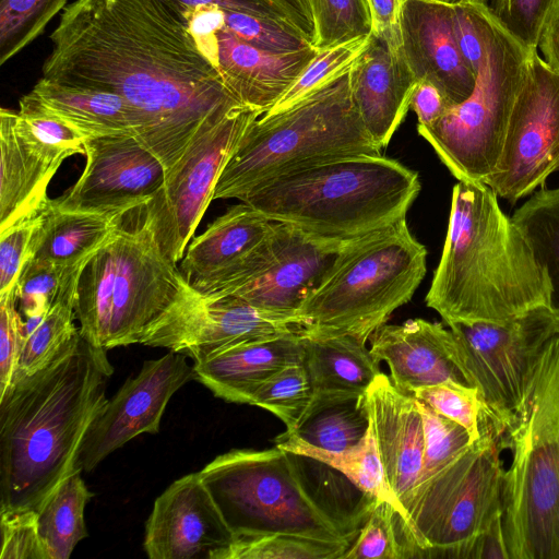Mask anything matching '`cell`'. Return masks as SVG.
I'll use <instances>...</instances> for the list:
<instances>
[{
  "label": "cell",
  "mask_w": 559,
  "mask_h": 559,
  "mask_svg": "<svg viewBox=\"0 0 559 559\" xmlns=\"http://www.w3.org/2000/svg\"><path fill=\"white\" fill-rule=\"evenodd\" d=\"M301 336L312 388L310 403L365 395L381 373L370 349L352 336Z\"/></svg>",
  "instance_id": "cell-29"
},
{
  "label": "cell",
  "mask_w": 559,
  "mask_h": 559,
  "mask_svg": "<svg viewBox=\"0 0 559 559\" xmlns=\"http://www.w3.org/2000/svg\"><path fill=\"white\" fill-rule=\"evenodd\" d=\"M453 106L447 95L429 81H418L411 99L417 116V128H427L440 120Z\"/></svg>",
  "instance_id": "cell-53"
},
{
  "label": "cell",
  "mask_w": 559,
  "mask_h": 559,
  "mask_svg": "<svg viewBox=\"0 0 559 559\" xmlns=\"http://www.w3.org/2000/svg\"><path fill=\"white\" fill-rule=\"evenodd\" d=\"M16 128L46 160L60 167L72 155H84L86 138L68 121L49 110L32 92L20 99Z\"/></svg>",
  "instance_id": "cell-36"
},
{
  "label": "cell",
  "mask_w": 559,
  "mask_h": 559,
  "mask_svg": "<svg viewBox=\"0 0 559 559\" xmlns=\"http://www.w3.org/2000/svg\"><path fill=\"white\" fill-rule=\"evenodd\" d=\"M120 213L64 210L50 199L32 258L68 270L82 269L112 234Z\"/></svg>",
  "instance_id": "cell-30"
},
{
  "label": "cell",
  "mask_w": 559,
  "mask_h": 559,
  "mask_svg": "<svg viewBox=\"0 0 559 559\" xmlns=\"http://www.w3.org/2000/svg\"><path fill=\"white\" fill-rule=\"evenodd\" d=\"M105 348L78 338L43 370L0 395V511H37L76 468L114 372Z\"/></svg>",
  "instance_id": "cell-2"
},
{
  "label": "cell",
  "mask_w": 559,
  "mask_h": 559,
  "mask_svg": "<svg viewBox=\"0 0 559 559\" xmlns=\"http://www.w3.org/2000/svg\"><path fill=\"white\" fill-rule=\"evenodd\" d=\"M187 356L170 352L143 362L139 373L129 378L106 402L82 441L76 468L93 471L111 452L136 436L159 430L170 397L194 379Z\"/></svg>",
  "instance_id": "cell-18"
},
{
  "label": "cell",
  "mask_w": 559,
  "mask_h": 559,
  "mask_svg": "<svg viewBox=\"0 0 559 559\" xmlns=\"http://www.w3.org/2000/svg\"><path fill=\"white\" fill-rule=\"evenodd\" d=\"M82 471L68 475L48 496L37 512V527L48 559H68L87 537L84 509L93 497Z\"/></svg>",
  "instance_id": "cell-32"
},
{
  "label": "cell",
  "mask_w": 559,
  "mask_h": 559,
  "mask_svg": "<svg viewBox=\"0 0 559 559\" xmlns=\"http://www.w3.org/2000/svg\"><path fill=\"white\" fill-rule=\"evenodd\" d=\"M299 332L237 343L194 362V379L225 401L248 404L252 392L280 369L304 364Z\"/></svg>",
  "instance_id": "cell-26"
},
{
  "label": "cell",
  "mask_w": 559,
  "mask_h": 559,
  "mask_svg": "<svg viewBox=\"0 0 559 559\" xmlns=\"http://www.w3.org/2000/svg\"><path fill=\"white\" fill-rule=\"evenodd\" d=\"M23 343V320L15 288L0 295V395L11 383Z\"/></svg>",
  "instance_id": "cell-51"
},
{
  "label": "cell",
  "mask_w": 559,
  "mask_h": 559,
  "mask_svg": "<svg viewBox=\"0 0 559 559\" xmlns=\"http://www.w3.org/2000/svg\"><path fill=\"white\" fill-rule=\"evenodd\" d=\"M411 395L463 426L473 442L480 437L485 409L476 388L447 381L417 388Z\"/></svg>",
  "instance_id": "cell-45"
},
{
  "label": "cell",
  "mask_w": 559,
  "mask_h": 559,
  "mask_svg": "<svg viewBox=\"0 0 559 559\" xmlns=\"http://www.w3.org/2000/svg\"><path fill=\"white\" fill-rule=\"evenodd\" d=\"M369 37H361L318 50L316 57L280 100L264 115L284 111L348 70L365 49Z\"/></svg>",
  "instance_id": "cell-41"
},
{
  "label": "cell",
  "mask_w": 559,
  "mask_h": 559,
  "mask_svg": "<svg viewBox=\"0 0 559 559\" xmlns=\"http://www.w3.org/2000/svg\"><path fill=\"white\" fill-rule=\"evenodd\" d=\"M370 428L386 483L400 506L399 519L417 484L424 461L425 437L416 399L399 390L383 372L366 393Z\"/></svg>",
  "instance_id": "cell-23"
},
{
  "label": "cell",
  "mask_w": 559,
  "mask_h": 559,
  "mask_svg": "<svg viewBox=\"0 0 559 559\" xmlns=\"http://www.w3.org/2000/svg\"><path fill=\"white\" fill-rule=\"evenodd\" d=\"M198 48L226 90L243 106L267 112L295 83L318 50L272 53L241 40L224 25V10L204 5L181 13Z\"/></svg>",
  "instance_id": "cell-17"
},
{
  "label": "cell",
  "mask_w": 559,
  "mask_h": 559,
  "mask_svg": "<svg viewBox=\"0 0 559 559\" xmlns=\"http://www.w3.org/2000/svg\"><path fill=\"white\" fill-rule=\"evenodd\" d=\"M259 116L253 109L240 107L204 129L145 203L147 222L171 263L177 265L183 258L223 169Z\"/></svg>",
  "instance_id": "cell-13"
},
{
  "label": "cell",
  "mask_w": 559,
  "mask_h": 559,
  "mask_svg": "<svg viewBox=\"0 0 559 559\" xmlns=\"http://www.w3.org/2000/svg\"><path fill=\"white\" fill-rule=\"evenodd\" d=\"M83 267V266H82ZM81 272L31 258L20 275L16 293L24 318L47 314L63 287Z\"/></svg>",
  "instance_id": "cell-43"
},
{
  "label": "cell",
  "mask_w": 559,
  "mask_h": 559,
  "mask_svg": "<svg viewBox=\"0 0 559 559\" xmlns=\"http://www.w3.org/2000/svg\"><path fill=\"white\" fill-rule=\"evenodd\" d=\"M453 28L459 48L477 74L485 55L487 7L476 0H452Z\"/></svg>",
  "instance_id": "cell-50"
},
{
  "label": "cell",
  "mask_w": 559,
  "mask_h": 559,
  "mask_svg": "<svg viewBox=\"0 0 559 559\" xmlns=\"http://www.w3.org/2000/svg\"><path fill=\"white\" fill-rule=\"evenodd\" d=\"M416 402L421 414L425 437L423 469L418 479L420 481L456 459L473 440L463 426L437 413L426 403L418 400Z\"/></svg>",
  "instance_id": "cell-42"
},
{
  "label": "cell",
  "mask_w": 559,
  "mask_h": 559,
  "mask_svg": "<svg viewBox=\"0 0 559 559\" xmlns=\"http://www.w3.org/2000/svg\"><path fill=\"white\" fill-rule=\"evenodd\" d=\"M421 185L416 171L383 155L330 159L255 188L245 202L273 222L343 240L406 218Z\"/></svg>",
  "instance_id": "cell-4"
},
{
  "label": "cell",
  "mask_w": 559,
  "mask_h": 559,
  "mask_svg": "<svg viewBox=\"0 0 559 559\" xmlns=\"http://www.w3.org/2000/svg\"><path fill=\"white\" fill-rule=\"evenodd\" d=\"M287 17L290 25L296 28L311 46L316 39V28L309 0H270Z\"/></svg>",
  "instance_id": "cell-55"
},
{
  "label": "cell",
  "mask_w": 559,
  "mask_h": 559,
  "mask_svg": "<svg viewBox=\"0 0 559 559\" xmlns=\"http://www.w3.org/2000/svg\"><path fill=\"white\" fill-rule=\"evenodd\" d=\"M68 0H0V64L34 41Z\"/></svg>",
  "instance_id": "cell-39"
},
{
  "label": "cell",
  "mask_w": 559,
  "mask_h": 559,
  "mask_svg": "<svg viewBox=\"0 0 559 559\" xmlns=\"http://www.w3.org/2000/svg\"><path fill=\"white\" fill-rule=\"evenodd\" d=\"M550 292L546 271L496 193L484 183L457 181L426 305L447 324H500L551 307Z\"/></svg>",
  "instance_id": "cell-3"
},
{
  "label": "cell",
  "mask_w": 559,
  "mask_h": 559,
  "mask_svg": "<svg viewBox=\"0 0 559 559\" xmlns=\"http://www.w3.org/2000/svg\"><path fill=\"white\" fill-rule=\"evenodd\" d=\"M316 28L312 45L330 48L372 33L367 0H309Z\"/></svg>",
  "instance_id": "cell-40"
},
{
  "label": "cell",
  "mask_w": 559,
  "mask_h": 559,
  "mask_svg": "<svg viewBox=\"0 0 559 559\" xmlns=\"http://www.w3.org/2000/svg\"><path fill=\"white\" fill-rule=\"evenodd\" d=\"M31 92L86 140L112 134H131L138 140L141 136L142 117L118 94L64 85L45 78L38 80Z\"/></svg>",
  "instance_id": "cell-28"
},
{
  "label": "cell",
  "mask_w": 559,
  "mask_h": 559,
  "mask_svg": "<svg viewBox=\"0 0 559 559\" xmlns=\"http://www.w3.org/2000/svg\"><path fill=\"white\" fill-rule=\"evenodd\" d=\"M82 175L55 203L64 210L119 213L147 202L167 170L134 135L87 139Z\"/></svg>",
  "instance_id": "cell-19"
},
{
  "label": "cell",
  "mask_w": 559,
  "mask_h": 559,
  "mask_svg": "<svg viewBox=\"0 0 559 559\" xmlns=\"http://www.w3.org/2000/svg\"><path fill=\"white\" fill-rule=\"evenodd\" d=\"M46 314H37L25 318L23 321V336L24 341L35 332V330L40 325Z\"/></svg>",
  "instance_id": "cell-58"
},
{
  "label": "cell",
  "mask_w": 559,
  "mask_h": 559,
  "mask_svg": "<svg viewBox=\"0 0 559 559\" xmlns=\"http://www.w3.org/2000/svg\"><path fill=\"white\" fill-rule=\"evenodd\" d=\"M79 275L63 287L40 325L24 341L11 382L43 370L80 335L74 324Z\"/></svg>",
  "instance_id": "cell-34"
},
{
  "label": "cell",
  "mask_w": 559,
  "mask_h": 559,
  "mask_svg": "<svg viewBox=\"0 0 559 559\" xmlns=\"http://www.w3.org/2000/svg\"><path fill=\"white\" fill-rule=\"evenodd\" d=\"M275 445L292 453L312 457L333 467L361 491L376 500L390 502L397 514L400 513L399 502L386 483L371 428L359 447L341 453L313 448L284 432L276 438Z\"/></svg>",
  "instance_id": "cell-35"
},
{
  "label": "cell",
  "mask_w": 559,
  "mask_h": 559,
  "mask_svg": "<svg viewBox=\"0 0 559 559\" xmlns=\"http://www.w3.org/2000/svg\"><path fill=\"white\" fill-rule=\"evenodd\" d=\"M502 525L510 559H559V335L504 425Z\"/></svg>",
  "instance_id": "cell-6"
},
{
  "label": "cell",
  "mask_w": 559,
  "mask_h": 559,
  "mask_svg": "<svg viewBox=\"0 0 559 559\" xmlns=\"http://www.w3.org/2000/svg\"><path fill=\"white\" fill-rule=\"evenodd\" d=\"M145 203L119 214L112 234L81 269L74 310L81 336L94 347L138 343L186 282L163 253Z\"/></svg>",
  "instance_id": "cell-5"
},
{
  "label": "cell",
  "mask_w": 559,
  "mask_h": 559,
  "mask_svg": "<svg viewBox=\"0 0 559 559\" xmlns=\"http://www.w3.org/2000/svg\"><path fill=\"white\" fill-rule=\"evenodd\" d=\"M16 111L0 110V231L41 206L58 166L46 160L21 135Z\"/></svg>",
  "instance_id": "cell-27"
},
{
  "label": "cell",
  "mask_w": 559,
  "mask_h": 559,
  "mask_svg": "<svg viewBox=\"0 0 559 559\" xmlns=\"http://www.w3.org/2000/svg\"><path fill=\"white\" fill-rule=\"evenodd\" d=\"M174 11L180 13L204 5H215L224 11L241 12L251 15L273 19L286 24V15L270 0H163Z\"/></svg>",
  "instance_id": "cell-52"
},
{
  "label": "cell",
  "mask_w": 559,
  "mask_h": 559,
  "mask_svg": "<svg viewBox=\"0 0 559 559\" xmlns=\"http://www.w3.org/2000/svg\"><path fill=\"white\" fill-rule=\"evenodd\" d=\"M404 559L397 530V512L383 500H377L370 514L342 559Z\"/></svg>",
  "instance_id": "cell-44"
},
{
  "label": "cell",
  "mask_w": 559,
  "mask_h": 559,
  "mask_svg": "<svg viewBox=\"0 0 559 559\" xmlns=\"http://www.w3.org/2000/svg\"><path fill=\"white\" fill-rule=\"evenodd\" d=\"M555 0H486L491 16L527 50H538L540 33Z\"/></svg>",
  "instance_id": "cell-48"
},
{
  "label": "cell",
  "mask_w": 559,
  "mask_h": 559,
  "mask_svg": "<svg viewBox=\"0 0 559 559\" xmlns=\"http://www.w3.org/2000/svg\"><path fill=\"white\" fill-rule=\"evenodd\" d=\"M416 83L401 46L371 33L350 67V90L367 132L381 148L407 115Z\"/></svg>",
  "instance_id": "cell-24"
},
{
  "label": "cell",
  "mask_w": 559,
  "mask_h": 559,
  "mask_svg": "<svg viewBox=\"0 0 559 559\" xmlns=\"http://www.w3.org/2000/svg\"><path fill=\"white\" fill-rule=\"evenodd\" d=\"M480 437L418 481L397 516L405 558L476 559V538L503 514L502 431L483 416Z\"/></svg>",
  "instance_id": "cell-10"
},
{
  "label": "cell",
  "mask_w": 559,
  "mask_h": 559,
  "mask_svg": "<svg viewBox=\"0 0 559 559\" xmlns=\"http://www.w3.org/2000/svg\"><path fill=\"white\" fill-rule=\"evenodd\" d=\"M301 330L297 313L262 309L236 296H206L186 281L176 300L138 343L164 347L197 362L237 343Z\"/></svg>",
  "instance_id": "cell-15"
},
{
  "label": "cell",
  "mask_w": 559,
  "mask_h": 559,
  "mask_svg": "<svg viewBox=\"0 0 559 559\" xmlns=\"http://www.w3.org/2000/svg\"><path fill=\"white\" fill-rule=\"evenodd\" d=\"M460 365L478 390L485 415L503 431L521 404L548 342L559 335V313L537 307L504 323H448Z\"/></svg>",
  "instance_id": "cell-12"
},
{
  "label": "cell",
  "mask_w": 559,
  "mask_h": 559,
  "mask_svg": "<svg viewBox=\"0 0 559 559\" xmlns=\"http://www.w3.org/2000/svg\"><path fill=\"white\" fill-rule=\"evenodd\" d=\"M235 534H296L352 544L358 532L310 485L300 456L275 445L235 449L200 472Z\"/></svg>",
  "instance_id": "cell-9"
},
{
  "label": "cell",
  "mask_w": 559,
  "mask_h": 559,
  "mask_svg": "<svg viewBox=\"0 0 559 559\" xmlns=\"http://www.w3.org/2000/svg\"><path fill=\"white\" fill-rule=\"evenodd\" d=\"M550 283V306L559 313V187L540 189L511 216Z\"/></svg>",
  "instance_id": "cell-33"
},
{
  "label": "cell",
  "mask_w": 559,
  "mask_h": 559,
  "mask_svg": "<svg viewBox=\"0 0 559 559\" xmlns=\"http://www.w3.org/2000/svg\"><path fill=\"white\" fill-rule=\"evenodd\" d=\"M224 25L241 40L266 52L289 53L311 47L292 25L273 19L224 11Z\"/></svg>",
  "instance_id": "cell-46"
},
{
  "label": "cell",
  "mask_w": 559,
  "mask_h": 559,
  "mask_svg": "<svg viewBox=\"0 0 559 559\" xmlns=\"http://www.w3.org/2000/svg\"><path fill=\"white\" fill-rule=\"evenodd\" d=\"M399 26L402 53L415 80L433 83L453 105L465 100L476 74L455 38L452 0H402Z\"/></svg>",
  "instance_id": "cell-21"
},
{
  "label": "cell",
  "mask_w": 559,
  "mask_h": 559,
  "mask_svg": "<svg viewBox=\"0 0 559 559\" xmlns=\"http://www.w3.org/2000/svg\"><path fill=\"white\" fill-rule=\"evenodd\" d=\"M50 40L43 78L128 100L143 120L139 141L167 173L204 129L246 107L163 0H75Z\"/></svg>",
  "instance_id": "cell-1"
},
{
  "label": "cell",
  "mask_w": 559,
  "mask_h": 559,
  "mask_svg": "<svg viewBox=\"0 0 559 559\" xmlns=\"http://www.w3.org/2000/svg\"><path fill=\"white\" fill-rule=\"evenodd\" d=\"M476 1L484 2V3L486 2V0H476Z\"/></svg>",
  "instance_id": "cell-59"
},
{
  "label": "cell",
  "mask_w": 559,
  "mask_h": 559,
  "mask_svg": "<svg viewBox=\"0 0 559 559\" xmlns=\"http://www.w3.org/2000/svg\"><path fill=\"white\" fill-rule=\"evenodd\" d=\"M374 359L390 367L391 381L402 392L453 381L472 386L460 365L451 330L439 322L409 319L384 324L371 335Z\"/></svg>",
  "instance_id": "cell-25"
},
{
  "label": "cell",
  "mask_w": 559,
  "mask_h": 559,
  "mask_svg": "<svg viewBox=\"0 0 559 559\" xmlns=\"http://www.w3.org/2000/svg\"><path fill=\"white\" fill-rule=\"evenodd\" d=\"M538 49L545 62L559 74V0H555L544 23Z\"/></svg>",
  "instance_id": "cell-56"
},
{
  "label": "cell",
  "mask_w": 559,
  "mask_h": 559,
  "mask_svg": "<svg viewBox=\"0 0 559 559\" xmlns=\"http://www.w3.org/2000/svg\"><path fill=\"white\" fill-rule=\"evenodd\" d=\"M480 559H510L502 525V514L497 516L479 535Z\"/></svg>",
  "instance_id": "cell-57"
},
{
  "label": "cell",
  "mask_w": 559,
  "mask_h": 559,
  "mask_svg": "<svg viewBox=\"0 0 559 559\" xmlns=\"http://www.w3.org/2000/svg\"><path fill=\"white\" fill-rule=\"evenodd\" d=\"M235 538L198 472L156 498L143 547L151 559H218Z\"/></svg>",
  "instance_id": "cell-20"
},
{
  "label": "cell",
  "mask_w": 559,
  "mask_h": 559,
  "mask_svg": "<svg viewBox=\"0 0 559 559\" xmlns=\"http://www.w3.org/2000/svg\"><path fill=\"white\" fill-rule=\"evenodd\" d=\"M312 399V388L304 364L286 366L265 379L250 395L248 404L278 417L293 431Z\"/></svg>",
  "instance_id": "cell-38"
},
{
  "label": "cell",
  "mask_w": 559,
  "mask_h": 559,
  "mask_svg": "<svg viewBox=\"0 0 559 559\" xmlns=\"http://www.w3.org/2000/svg\"><path fill=\"white\" fill-rule=\"evenodd\" d=\"M49 200L0 231V295L16 288L23 267L33 255Z\"/></svg>",
  "instance_id": "cell-47"
},
{
  "label": "cell",
  "mask_w": 559,
  "mask_h": 559,
  "mask_svg": "<svg viewBox=\"0 0 559 559\" xmlns=\"http://www.w3.org/2000/svg\"><path fill=\"white\" fill-rule=\"evenodd\" d=\"M372 33L386 37L392 44L401 46L400 9L402 0H367Z\"/></svg>",
  "instance_id": "cell-54"
},
{
  "label": "cell",
  "mask_w": 559,
  "mask_h": 559,
  "mask_svg": "<svg viewBox=\"0 0 559 559\" xmlns=\"http://www.w3.org/2000/svg\"><path fill=\"white\" fill-rule=\"evenodd\" d=\"M427 249L406 218L353 241L297 314L301 335L365 343L407 304L427 272Z\"/></svg>",
  "instance_id": "cell-8"
},
{
  "label": "cell",
  "mask_w": 559,
  "mask_h": 559,
  "mask_svg": "<svg viewBox=\"0 0 559 559\" xmlns=\"http://www.w3.org/2000/svg\"><path fill=\"white\" fill-rule=\"evenodd\" d=\"M0 559H48L39 537L37 512L2 510Z\"/></svg>",
  "instance_id": "cell-49"
},
{
  "label": "cell",
  "mask_w": 559,
  "mask_h": 559,
  "mask_svg": "<svg viewBox=\"0 0 559 559\" xmlns=\"http://www.w3.org/2000/svg\"><path fill=\"white\" fill-rule=\"evenodd\" d=\"M355 155H382V148L354 104L349 68L293 107L259 116L223 169L213 200L241 201L282 175Z\"/></svg>",
  "instance_id": "cell-7"
},
{
  "label": "cell",
  "mask_w": 559,
  "mask_h": 559,
  "mask_svg": "<svg viewBox=\"0 0 559 559\" xmlns=\"http://www.w3.org/2000/svg\"><path fill=\"white\" fill-rule=\"evenodd\" d=\"M276 227L275 222L240 201L192 238L181 273L203 295L228 296L273 266L280 249Z\"/></svg>",
  "instance_id": "cell-16"
},
{
  "label": "cell",
  "mask_w": 559,
  "mask_h": 559,
  "mask_svg": "<svg viewBox=\"0 0 559 559\" xmlns=\"http://www.w3.org/2000/svg\"><path fill=\"white\" fill-rule=\"evenodd\" d=\"M369 430L365 394L310 403L296 428L284 433L313 448L341 453L359 447Z\"/></svg>",
  "instance_id": "cell-31"
},
{
  "label": "cell",
  "mask_w": 559,
  "mask_h": 559,
  "mask_svg": "<svg viewBox=\"0 0 559 559\" xmlns=\"http://www.w3.org/2000/svg\"><path fill=\"white\" fill-rule=\"evenodd\" d=\"M559 169V74L528 53L497 167L484 185L516 203Z\"/></svg>",
  "instance_id": "cell-14"
},
{
  "label": "cell",
  "mask_w": 559,
  "mask_h": 559,
  "mask_svg": "<svg viewBox=\"0 0 559 559\" xmlns=\"http://www.w3.org/2000/svg\"><path fill=\"white\" fill-rule=\"evenodd\" d=\"M530 52L488 11L472 94L435 124L417 128L459 181L485 183L495 171Z\"/></svg>",
  "instance_id": "cell-11"
},
{
  "label": "cell",
  "mask_w": 559,
  "mask_h": 559,
  "mask_svg": "<svg viewBox=\"0 0 559 559\" xmlns=\"http://www.w3.org/2000/svg\"><path fill=\"white\" fill-rule=\"evenodd\" d=\"M350 545L285 533L240 536L218 559H342Z\"/></svg>",
  "instance_id": "cell-37"
},
{
  "label": "cell",
  "mask_w": 559,
  "mask_h": 559,
  "mask_svg": "<svg viewBox=\"0 0 559 559\" xmlns=\"http://www.w3.org/2000/svg\"><path fill=\"white\" fill-rule=\"evenodd\" d=\"M280 223V249L273 266L229 296L271 311L297 313L307 297L325 280L342 252L355 240L308 233Z\"/></svg>",
  "instance_id": "cell-22"
}]
</instances>
